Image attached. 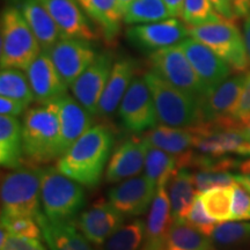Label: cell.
<instances>
[{
	"label": "cell",
	"instance_id": "6da1fadb",
	"mask_svg": "<svg viewBox=\"0 0 250 250\" xmlns=\"http://www.w3.org/2000/svg\"><path fill=\"white\" fill-rule=\"evenodd\" d=\"M114 144V131L104 124L95 125L58 159L56 167L81 186L93 189L101 181Z\"/></svg>",
	"mask_w": 250,
	"mask_h": 250
},
{
	"label": "cell",
	"instance_id": "7a4b0ae2",
	"mask_svg": "<svg viewBox=\"0 0 250 250\" xmlns=\"http://www.w3.org/2000/svg\"><path fill=\"white\" fill-rule=\"evenodd\" d=\"M23 154L27 166H40L62 156V134L56 101L26 111L22 123Z\"/></svg>",
	"mask_w": 250,
	"mask_h": 250
},
{
	"label": "cell",
	"instance_id": "3957f363",
	"mask_svg": "<svg viewBox=\"0 0 250 250\" xmlns=\"http://www.w3.org/2000/svg\"><path fill=\"white\" fill-rule=\"evenodd\" d=\"M41 45L27 23L21 9L7 7L0 20L1 68L26 71L41 52Z\"/></svg>",
	"mask_w": 250,
	"mask_h": 250
},
{
	"label": "cell",
	"instance_id": "277c9868",
	"mask_svg": "<svg viewBox=\"0 0 250 250\" xmlns=\"http://www.w3.org/2000/svg\"><path fill=\"white\" fill-rule=\"evenodd\" d=\"M151 89L156 116L162 125L173 127H193L202 124L201 100L170 85L154 71L144 76Z\"/></svg>",
	"mask_w": 250,
	"mask_h": 250
},
{
	"label": "cell",
	"instance_id": "5b68a950",
	"mask_svg": "<svg viewBox=\"0 0 250 250\" xmlns=\"http://www.w3.org/2000/svg\"><path fill=\"white\" fill-rule=\"evenodd\" d=\"M41 203L43 213L50 220L71 223L85 206V190L57 167H46L41 181Z\"/></svg>",
	"mask_w": 250,
	"mask_h": 250
},
{
	"label": "cell",
	"instance_id": "8992f818",
	"mask_svg": "<svg viewBox=\"0 0 250 250\" xmlns=\"http://www.w3.org/2000/svg\"><path fill=\"white\" fill-rule=\"evenodd\" d=\"M43 168L20 167L2 175L1 214L37 218L41 213V181Z\"/></svg>",
	"mask_w": 250,
	"mask_h": 250
},
{
	"label": "cell",
	"instance_id": "52a82bcc",
	"mask_svg": "<svg viewBox=\"0 0 250 250\" xmlns=\"http://www.w3.org/2000/svg\"><path fill=\"white\" fill-rule=\"evenodd\" d=\"M189 36L213 50L233 71L243 73L250 65L245 39L233 20L189 27Z\"/></svg>",
	"mask_w": 250,
	"mask_h": 250
},
{
	"label": "cell",
	"instance_id": "ba28073f",
	"mask_svg": "<svg viewBox=\"0 0 250 250\" xmlns=\"http://www.w3.org/2000/svg\"><path fill=\"white\" fill-rule=\"evenodd\" d=\"M151 70L170 85L202 100L205 88L179 44L160 49L148 55Z\"/></svg>",
	"mask_w": 250,
	"mask_h": 250
},
{
	"label": "cell",
	"instance_id": "9c48e42d",
	"mask_svg": "<svg viewBox=\"0 0 250 250\" xmlns=\"http://www.w3.org/2000/svg\"><path fill=\"white\" fill-rule=\"evenodd\" d=\"M190 129L193 133V147L201 154L250 156V137L243 130L237 129V126L203 123Z\"/></svg>",
	"mask_w": 250,
	"mask_h": 250
},
{
	"label": "cell",
	"instance_id": "30bf717a",
	"mask_svg": "<svg viewBox=\"0 0 250 250\" xmlns=\"http://www.w3.org/2000/svg\"><path fill=\"white\" fill-rule=\"evenodd\" d=\"M118 116L125 129L145 132L158 125V116L151 89L144 78H134L122 100Z\"/></svg>",
	"mask_w": 250,
	"mask_h": 250
},
{
	"label": "cell",
	"instance_id": "8fae6325",
	"mask_svg": "<svg viewBox=\"0 0 250 250\" xmlns=\"http://www.w3.org/2000/svg\"><path fill=\"white\" fill-rule=\"evenodd\" d=\"M125 35L134 48L149 55L179 44L189 36V27L176 18H169L156 22L133 24L126 28Z\"/></svg>",
	"mask_w": 250,
	"mask_h": 250
},
{
	"label": "cell",
	"instance_id": "7c38bea8",
	"mask_svg": "<svg viewBox=\"0 0 250 250\" xmlns=\"http://www.w3.org/2000/svg\"><path fill=\"white\" fill-rule=\"evenodd\" d=\"M246 78L245 73L227 78L203 96L201 100L202 124L236 126L232 120V114L241 96Z\"/></svg>",
	"mask_w": 250,
	"mask_h": 250
},
{
	"label": "cell",
	"instance_id": "4fadbf2b",
	"mask_svg": "<svg viewBox=\"0 0 250 250\" xmlns=\"http://www.w3.org/2000/svg\"><path fill=\"white\" fill-rule=\"evenodd\" d=\"M114 62L111 52H101L71 86L74 98L92 116L98 114L99 102L107 86Z\"/></svg>",
	"mask_w": 250,
	"mask_h": 250
},
{
	"label": "cell",
	"instance_id": "5bb4252c",
	"mask_svg": "<svg viewBox=\"0 0 250 250\" xmlns=\"http://www.w3.org/2000/svg\"><path fill=\"white\" fill-rule=\"evenodd\" d=\"M48 52L67 87L73 85L98 56L89 41L78 39H61Z\"/></svg>",
	"mask_w": 250,
	"mask_h": 250
},
{
	"label": "cell",
	"instance_id": "9a60e30c",
	"mask_svg": "<svg viewBox=\"0 0 250 250\" xmlns=\"http://www.w3.org/2000/svg\"><path fill=\"white\" fill-rule=\"evenodd\" d=\"M179 45L202 81L206 94L220 85L229 76L232 71L229 65L219 57L213 50L199 41L189 37L180 42Z\"/></svg>",
	"mask_w": 250,
	"mask_h": 250
},
{
	"label": "cell",
	"instance_id": "2e32d148",
	"mask_svg": "<svg viewBox=\"0 0 250 250\" xmlns=\"http://www.w3.org/2000/svg\"><path fill=\"white\" fill-rule=\"evenodd\" d=\"M158 187L144 176L124 180L109 190L108 198L121 213L138 217L151 208Z\"/></svg>",
	"mask_w": 250,
	"mask_h": 250
},
{
	"label": "cell",
	"instance_id": "e0dca14e",
	"mask_svg": "<svg viewBox=\"0 0 250 250\" xmlns=\"http://www.w3.org/2000/svg\"><path fill=\"white\" fill-rule=\"evenodd\" d=\"M124 214L110 202H95L76 220L77 227L94 246H102L123 225Z\"/></svg>",
	"mask_w": 250,
	"mask_h": 250
},
{
	"label": "cell",
	"instance_id": "ac0fdd59",
	"mask_svg": "<svg viewBox=\"0 0 250 250\" xmlns=\"http://www.w3.org/2000/svg\"><path fill=\"white\" fill-rule=\"evenodd\" d=\"M54 18L62 39L95 41L99 34L78 0H45L42 2Z\"/></svg>",
	"mask_w": 250,
	"mask_h": 250
},
{
	"label": "cell",
	"instance_id": "d6986e66",
	"mask_svg": "<svg viewBox=\"0 0 250 250\" xmlns=\"http://www.w3.org/2000/svg\"><path fill=\"white\" fill-rule=\"evenodd\" d=\"M148 146L144 136H132L122 142L109 159L105 181L117 183L138 175L145 164Z\"/></svg>",
	"mask_w": 250,
	"mask_h": 250
},
{
	"label": "cell",
	"instance_id": "ffe728a7",
	"mask_svg": "<svg viewBox=\"0 0 250 250\" xmlns=\"http://www.w3.org/2000/svg\"><path fill=\"white\" fill-rule=\"evenodd\" d=\"M26 72L35 101L40 104L55 101L66 94L67 86L59 76L48 51L42 50Z\"/></svg>",
	"mask_w": 250,
	"mask_h": 250
},
{
	"label": "cell",
	"instance_id": "44dd1931",
	"mask_svg": "<svg viewBox=\"0 0 250 250\" xmlns=\"http://www.w3.org/2000/svg\"><path fill=\"white\" fill-rule=\"evenodd\" d=\"M136 70L137 62L133 58L124 56L115 61L107 86L103 90L101 100L99 102L96 116L107 120L115 114L134 79Z\"/></svg>",
	"mask_w": 250,
	"mask_h": 250
},
{
	"label": "cell",
	"instance_id": "7402d4cb",
	"mask_svg": "<svg viewBox=\"0 0 250 250\" xmlns=\"http://www.w3.org/2000/svg\"><path fill=\"white\" fill-rule=\"evenodd\" d=\"M173 223L167 184L158 187L146 220L145 237L139 250H165L167 235Z\"/></svg>",
	"mask_w": 250,
	"mask_h": 250
},
{
	"label": "cell",
	"instance_id": "603a6c76",
	"mask_svg": "<svg viewBox=\"0 0 250 250\" xmlns=\"http://www.w3.org/2000/svg\"><path fill=\"white\" fill-rule=\"evenodd\" d=\"M58 105L62 134V155L85 134L92 126V115L86 110L76 98L65 95L55 100Z\"/></svg>",
	"mask_w": 250,
	"mask_h": 250
},
{
	"label": "cell",
	"instance_id": "cb8c5ba5",
	"mask_svg": "<svg viewBox=\"0 0 250 250\" xmlns=\"http://www.w3.org/2000/svg\"><path fill=\"white\" fill-rule=\"evenodd\" d=\"M144 138L148 145L174 155L179 169L186 164L187 159L191 154L190 148L193 147V133L190 127L156 125L144 134Z\"/></svg>",
	"mask_w": 250,
	"mask_h": 250
},
{
	"label": "cell",
	"instance_id": "d4e9b609",
	"mask_svg": "<svg viewBox=\"0 0 250 250\" xmlns=\"http://www.w3.org/2000/svg\"><path fill=\"white\" fill-rule=\"evenodd\" d=\"M39 223L42 236L49 246L50 250H96L93 248V243L79 232L76 221L71 223H58L46 218L41 212L36 218Z\"/></svg>",
	"mask_w": 250,
	"mask_h": 250
},
{
	"label": "cell",
	"instance_id": "484cf974",
	"mask_svg": "<svg viewBox=\"0 0 250 250\" xmlns=\"http://www.w3.org/2000/svg\"><path fill=\"white\" fill-rule=\"evenodd\" d=\"M81 8L98 26L108 44H115L123 22L118 0H78Z\"/></svg>",
	"mask_w": 250,
	"mask_h": 250
},
{
	"label": "cell",
	"instance_id": "4316f807",
	"mask_svg": "<svg viewBox=\"0 0 250 250\" xmlns=\"http://www.w3.org/2000/svg\"><path fill=\"white\" fill-rule=\"evenodd\" d=\"M20 9L41 48L43 51H49L62 39L54 18L45 6L36 0H26L20 4Z\"/></svg>",
	"mask_w": 250,
	"mask_h": 250
},
{
	"label": "cell",
	"instance_id": "83f0119b",
	"mask_svg": "<svg viewBox=\"0 0 250 250\" xmlns=\"http://www.w3.org/2000/svg\"><path fill=\"white\" fill-rule=\"evenodd\" d=\"M0 164L8 169H17L24 164L22 125L17 117H0Z\"/></svg>",
	"mask_w": 250,
	"mask_h": 250
},
{
	"label": "cell",
	"instance_id": "f1b7e54d",
	"mask_svg": "<svg viewBox=\"0 0 250 250\" xmlns=\"http://www.w3.org/2000/svg\"><path fill=\"white\" fill-rule=\"evenodd\" d=\"M193 174L188 168H180L169 181V203L173 221H186L197 196Z\"/></svg>",
	"mask_w": 250,
	"mask_h": 250
},
{
	"label": "cell",
	"instance_id": "f546056e",
	"mask_svg": "<svg viewBox=\"0 0 250 250\" xmlns=\"http://www.w3.org/2000/svg\"><path fill=\"white\" fill-rule=\"evenodd\" d=\"M165 250H214L211 237L187 221H173L167 235Z\"/></svg>",
	"mask_w": 250,
	"mask_h": 250
},
{
	"label": "cell",
	"instance_id": "4dcf8cb0",
	"mask_svg": "<svg viewBox=\"0 0 250 250\" xmlns=\"http://www.w3.org/2000/svg\"><path fill=\"white\" fill-rule=\"evenodd\" d=\"M179 170L177 160L174 155L149 145L145 160V176L155 184H168Z\"/></svg>",
	"mask_w": 250,
	"mask_h": 250
},
{
	"label": "cell",
	"instance_id": "1f68e13d",
	"mask_svg": "<svg viewBox=\"0 0 250 250\" xmlns=\"http://www.w3.org/2000/svg\"><path fill=\"white\" fill-rule=\"evenodd\" d=\"M173 18L165 0H133L123 15L126 24L151 23Z\"/></svg>",
	"mask_w": 250,
	"mask_h": 250
},
{
	"label": "cell",
	"instance_id": "d6a6232c",
	"mask_svg": "<svg viewBox=\"0 0 250 250\" xmlns=\"http://www.w3.org/2000/svg\"><path fill=\"white\" fill-rule=\"evenodd\" d=\"M0 94L5 98L13 99L28 108L35 101L27 76L18 68H1L0 73Z\"/></svg>",
	"mask_w": 250,
	"mask_h": 250
},
{
	"label": "cell",
	"instance_id": "836d02e7",
	"mask_svg": "<svg viewBox=\"0 0 250 250\" xmlns=\"http://www.w3.org/2000/svg\"><path fill=\"white\" fill-rule=\"evenodd\" d=\"M146 223L136 219L130 224L122 225L102 245L101 250H139L145 237Z\"/></svg>",
	"mask_w": 250,
	"mask_h": 250
},
{
	"label": "cell",
	"instance_id": "e575fe53",
	"mask_svg": "<svg viewBox=\"0 0 250 250\" xmlns=\"http://www.w3.org/2000/svg\"><path fill=\"white\" fill-rule=\"evenodd\" d=\"M211 240L218 248H239L250 246V223H227L218 224L211 234Z\"/></svg>",
	"mask_w": 250,
	"mask_h": 250
},
{
	"label": "cell",
	"instance_id": "d590c367",
	"mask_svg": "<svg viewBox=\"0 0 250 250\" xmlns=\"http://www.w3.org/2000/svg\"><path fill=\"white\" fill-rule=\"evenodd\" d=\"M202 202L206 213L214 220L228 221L232 218L233 186L214 187L201 192Z\"/></svg>",
	"mask_w": 250,
	"mask_h": 250
},
{
	"label": "cell",
	"instance_id": "8d00e7d4",
	"mask_svg": "<svg viewBox=\"0 0 250 250\" xmlns=\"http://www.w3.org/2000/svg\"><path fill=\"white\" fill-rule=\"evenodd\" d=\"M181 18L188 27L218 22L224 19L215 11L211 0H183Z\"/></svg>",
	"mask_w": 250,
	"mask_h": 250
},
{
	"label": "cell",
	"instance_id": "74e56055",
	"mask_svg": "<svg viewBox=\"0 0 250 250\" xmlns=\"http://www.w3.org/2000/svg\"><path fill=\"white\" fill-rule=\"evenodd\" d=\"M1 227L13 236L41 239L42 230L35 218L24 215H4L1 214Z\"/></svg>",
	"mask_w": 250,
	"mask_h": 250
},
{
	"label": "cell",
	"instance_id": "f35d334b",
	"mask_svg": "<svg viewBox=\"0 0 250 250\" xmlns=\"http://www.w3.org/2000/svg\"><path fill=\"white\" fill-rule=\"evenodd\" d=\"M197 191L204 192L214 187H230L236 183L235 174L227 170L198 169L193 174Z\"/></svg>",
	"mask_w": 250,
	"mask_h": 250
},
{
	"label": "cell",
	"instance_id": "ab89813d",
	"mask_svg": "<svg viewBox=\"0 0 250 250\" xmlns=\"http://www.w3.org/2000/svg\"><path fill=\"white\" fill-rule=\"evenodd\" d=\"M186 221L206 236H211L212 232L218 225L217 220H214L213 218H211L210 215L206 213L202 202L201 192L197 193L195 202H193L191 208H190L189 213L187 215Z\"/></svg>",
	"mask_w": 250,
	"mask_h": 250
},
{
	"label": "cell",
	"instance_id": "60d3db41",
	"mask_svg": "<svg viewBox=\"0 0 250 250\" xmlns=\"http://www.w3.org/2000/svg\"><path fill=\"white\" fill-rule=\"evenodd\" d=\"M250 219V191L241 184L233 186L232 218L230 220H245Z\"/></svg>",
	"mask_w": 250,
	"mask_h": 250
},
{
	"label": "cell",
	"instance_id": "b9f144b4",
	"mask_svg": "<svg viewBox=\"0 0 250 250\" xmlns=\"http://www.w3.org/2000/svg\"><path fill=\"white\" fill-rule=\"evenodd\" d=\"M232 120L235 125H246L250 123V72L247 73L246 83L241 96L232 114Z\"/></svg>",
	"mask_w": 250,
	"mask_h": 250
},
{
	"label": "cell",
	"instance_id": "7bdbcfd3",
	"mask_svg": "<svg viewBox=\"0 0 250 250\" xmlns=\"http://www.w3.org/2000/svg\"><path fill=\"white\" fill-rule=\"evenodd\" d=\"M0 250H46L39 239L9 235Z\"/></svg>",
	"mask_w": 250,
	"mask_h": 250
},
{
	"label": "cell",
	"instance_id": "ee69618b",
	"mask_svg": "<svg viewBox=\"0 0 250 250\" xmlns=\"http://www.w3.org/2000/svg\"><path fill=\"white\" fill-rule=\"evenodd\" d=\"M26 109L27 108L24 107L22 103L15 101L13 99L5 98V96L0 98V112H1V115L18 117L21 114H23V111Z\"/></svg>",
	"mask_w": 250,
	"mask_h": 250
},
{
	"label": "cell",
	"instance_id": "f6af8a7d",
	"mask_svg": "<svg viewBox=\"0 0 250 250\" xmlns=\"http://www.w3.org/2000/svg\"><path fill=\"white\" fill-rule=\"evenodd\" d=\"M215 11L225 19L234 20V13L232 8V0H211Z\"/></svg>",
	"mask_w": 250,
	"mask_h": 250
},
{
	"label": "cell",
	"instance_id": "bcb514c9",
	"mask_svg": "<svg viewBox=\"0 0 250 250\" xmlns=\"http://www.w3.org/2000/svg\"><path fill=\"white\" fill-rule=\"evenodd\" d=\"M232 8L235 18H247L250 15V0H232Z\"/></svg>",
	"mask_w": 250,
	"mask_h": 250
},
{
	"label": "cell",
	"instance_id": "7dc6e473",
	"mask_svg": "<svg viewBox=\"0 0 250 250\" xmlns=\"http://www.w3.org/2000/svg\"><path fill=\"white\" fill-rule=\"evenodd\" d=\"M166 4L169 7V11L173 18H179L182 15L183 0H165Z\"/></svg>",
	"mask_w": 250,
	"mask_h": 250
},
{
	"label": "cell",
	"instance_id": "c3c4849f",
	"mask_svg": "<svg viewBox=\"0 0 250 250\" xmlns=\"http://www.w3.org/2000/svg\"><path fill=\"white\" fill-rule=\"evenodd\" d=\"M243 39H245L247 55H248L250 64V15L246 18L245 23H243Z\"/></svg>",
	"mask_w": 250,
	"mask_h": 250
},
{
	"label": "cell",
	"instance_id": "681fc988",
	"mask_svg": "<svg viewBox=\"0 0 250 250\" xmlns=\"http://www.w3.org/2000/svg\"><path fill=\"white\" fill-rule=\"evenodd\" d=\"M133 0H118V6H120V9L122 12V14L124 15L125 11H126L127 7L131 5V2H132Z\"/></svg>",
	"mask_w": 250,
	"mask_h": 250
},
{
	"label": "cell",
	"instance_id": "f907efd6",
	"mask_svg": "<svg viewBox=\"0 0 250 250\" xmlns=\"http://www.w3.org/2000/svg\"><path fill=\"white\" fill-rule=\"evenodd\" d=\"M243 131H245L247 136H249V137H250V123L246 125V126H245V129H243Z\"/></svg>",
	"mask_w": 250,
	"mask_h": 250
},
{
	"label": "cell",
	"instance_id": "816d5d0a",
	"mask_svg": "<svg viewBox=\"0 0 250 250\" xmlns=\"http://www.w3.org/2000/svg\"><path fill=\"white\" fill-rule=\"evenodd\" d=\"M14 2H19V4H22L23 1H26V0H13ZM36 1H40V2H43V1H45V0H36Z\"/></svg>",
	"mask_w": 250,
	"mask_h": 250
}]
</instances>
